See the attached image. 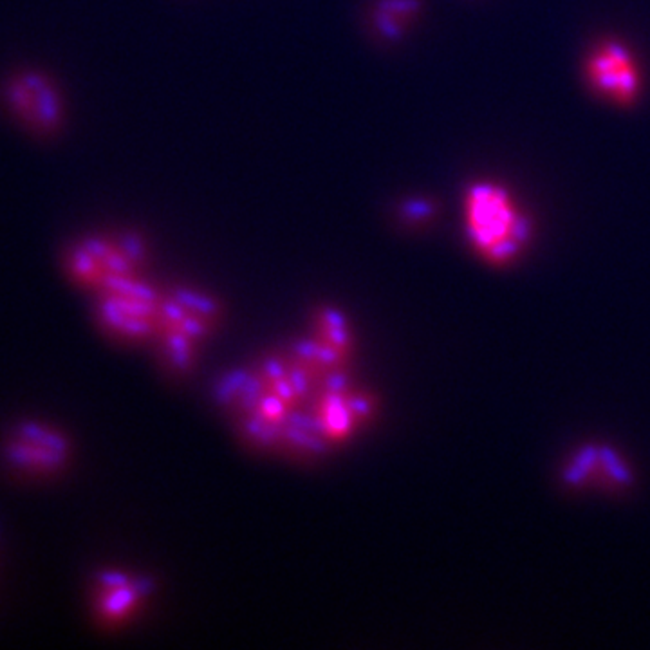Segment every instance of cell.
<instances>
[{
  "label": "cell",
  "mask_w": 650,
  "mask_h": 650,
  "mask_svg": "<svg viewBox=\"0 0 650 650\" xmlns=\"http://www.w3.org/2000/svg\"><path fill=\"white\" fill-rule=\"evenodd\" d=\"M421 11V0H376L370 11V26L385 42H396L410 28Z\"/></svg>",
  "instance_id": "obj_10"
},
{
  "label": "cell",
  "mask_w": 650,
  "mask_h": 650,
  "mask_svg": "<svg viewBox=\"0 0 650 650\" xmlns=\"http://www.w3.org/2000/svg\"><path fill=\"white\" fill-rule=\"evenodd\" d=\"M152 593V582L145 576L111 569L96 578L92 605L101 622L119 625L134 618L147 605Z\"/></svg>",
  "instance_id": "obj_9"
},
{
  "label": "cell",
  "mask_w": 650,
  "mask_h": 650,
  "mask_svg": "<svg viewBox=\"0 0 650 650\" xmlns=\"http://www.w3.org/2000/svg\"><path fill=\"white\" fill-rule=\"evenodd\" d=\"M165 291L143 273L96 293V316L101 329L125 343H150Z\"/></svg>",
  "instance_id": "obj_5"
},
{
  "label": "cell",
  "mask_w": 650,
  "mask_h": 650,
  "mask_svg": "<svg viewBox=\"0 0 650 650\" xmlns=\"http://www.w3.org/2000/svg\"><path fill=\"white\" fill-rule=\"evenodd\" d=\"M321 363L304 341L260 361L231 370L217 387V397L238 432L262 450L291 457L325 453L316 430L318 403L338 374Z\"/></svg>",
  "instance_id": "obj_1"
},
{
  "label": "cell",
  "mask_w": 650,
  "mask_h": 650,
  "mask_svg": "<svg viewBox=\"0 0 650 650\" xmlns=\"http://www.w3.org/2000/svg\"><path fill=\"white\" fill-rule=\"evenodd\" d=\"M147 262V242L132 231L89 235L76 242L65 258L72 280L94 294L125 278L143 275Z\"/></svg>",
  "instance_id": "obj_4"
},
{
  "label": "cell",
  "mask_w": 650,
  "mask_h": 650,
  "mask_svg": "<svg viewBox=\"0 0 650 650\" xmlns=\"http://www.w3.org/2000/svg\"><path fill=\"white\" fill-rule=\"evenodd\" d=\"M6 104L15 118L38 134L56 132L64 119V99L44 72H18L6 85Z\"/></svg>",
  "instance_id": "obj_6"
},
{
  "label": "cell",
  "mask_w": 650,
  "mask_h": 650,
  "mask_svg": "<svg viewBox=\"0 0 650 650\" xmlns=\"http://www.w3.org/2000/svg\"><path fill=\"white\" fill-rule=\"evenodd\" d=\"M587 78L596 92L616 104H631L641 87L638 62L623 44L605 42L587 62Z\"/></svg>",
  "instance_id": "obj_8"
},
{
  "label": "cell",
  "mask_w": 650,
  "mask_h": 650,
  "mask_svg": "<svg viewBox=\"0 0 650 650\" xmlns=\"http://www.w3.org/2000/svg\"><path fill=\"white\" fill-rule=\"evenodd\" d=\"M71 444L60 430L45 423L20 424L8 443V459L29 473H53L69 459Z\"/></svg>",
  "instance_id": "obj_7"
},
{
  "label": "cell",
  "mask_w": 650,
  "mask_h": 650,
  "mask_svg": "<svg viewBox=\"0 0 650 650\" xmlns=\"http://www.w3.org/2000/svg\"><path fill=\"white\" fill-rule=\"evenodd\" d=\"M464 221L475 250L493 264L513 260L529 237V224L519 204L495 182H475L466 192Z\"/></svg>",
  "instance_id": "obj_3"
},
{
  "label": "cell",
  "mask_w": 650,
  "mask_h": 650,
  "mask_svg": "<svg viewBox=\"0 0 650 650\" xmlns=\"http://www.w3.org/2000/svg\"><path fill=\"white\" fill-rule=\"evenodd\" d=\"M221 316L217 298L201 287L175 286L165 291L150 341L162 367L172 374L188 373L217 331Z\"/></svg>",
  "instance_id": "obj_2"
}]
</instances>
